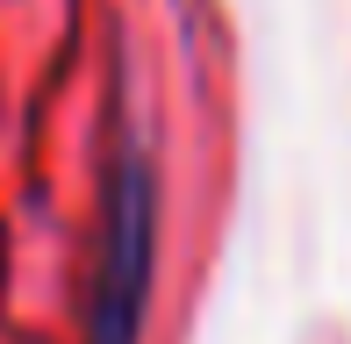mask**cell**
<instances>
[{
	"instance_id": "obj_1",
	"label": "cell",
	"mask_w": 351,
	"mask_h": 344,
	"mask_svg": "<svg viewBox=\"0 0 351 344\" xmlns=\"http://www.w3.org/2000/svg\"><path fill=\"white\" fill-rule=\"evenodd\" d=\"M143 258H151V180H143V165H122L101 308H93V344H130V323H136V302H143Z\"/></svg>"
}]
</instances>
